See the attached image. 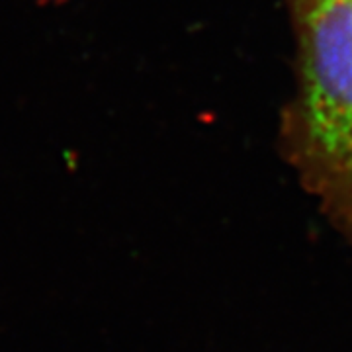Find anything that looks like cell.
I'll use <instances>...</instances> for the list:
<instances>
[{"mask_svg":"<svg viewBox=\"0 0 352 352\" xmlns=\"http://www.w3.org/2000/svg\"><path fill=\"white\" fill-rule=\"evenodd\" d=\"M51 2H53V0H38L36 4H38L39 8H43V6H47V4H51Z\"/></svg>","mask_w":352,"mask_h":352,"instance_id":"obj_1","label":"cell"},{"mask_svg":"<svg viewBox=\"0 0 352 352\" xmlns=\"http://www.w3.org/2000/svg\"><path fill=\"white\" fill-rule=\"evenodd\" d=\"M67 2H69V0H53V4H55V6H63V4H67Z\"/></svg>","mask_w":352,"mask_h":352,"instance_id":"obj_2","label":"cell"}]
</instances>
